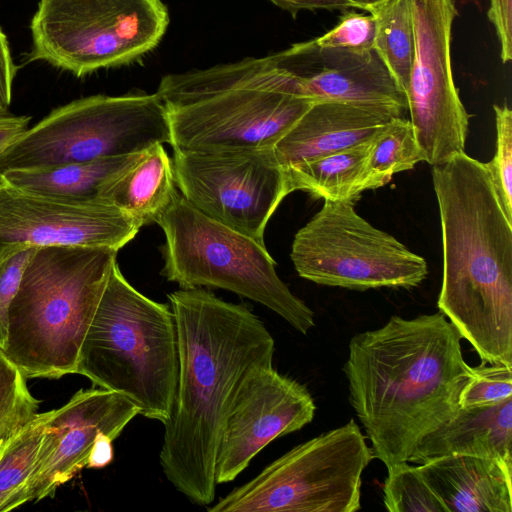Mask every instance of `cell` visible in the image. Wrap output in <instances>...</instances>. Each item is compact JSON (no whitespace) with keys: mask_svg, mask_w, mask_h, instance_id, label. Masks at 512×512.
<instances>
[{"mask_svg":"<svg viewBox=\"0 0 512 512\" xmlns=\"http://www.w3.org/2000/svg\"><path fill=\"white\" fill-rule=\"evenodd\" d=\"M174 315L178 378L159 460L166 479L191 502L213 503L215 462L232 400L253 369L273 365L275 341L243 305L204 288L168 294Z\"/></svg>","mask_w":512,"mask_h":512,"instance_id":"cell-1","label":"cell"},{"mask_svg":"<svg viewBox=\"0 0 512 512\" xmlns=\"http://www.w3.org/2000/svg\"><path fill=\"white\" fill-rule=\"evenodd\" d=\"M461 339L441 312L392 316L351 337L343 366L349 402L386 468L408 462L417 444L459 410L472 378Z\"/></svg>","mask_w":512,"mask_h":512,"instance_id":"cell-2","label":"cell"},{"mask_svg":"<svg viewBox=\"0 0 512 512\" xmlns=\"http://www.w3.org/2000/svg\"><path fill=\"white\" fill-rule=\"evenodd\" d=\"M443 247L437 306L489 364L512 366V221L483 164L465 152L432 166Z\"/></svg>","mask_w":512,"mask_h":512,"instance_id":"cell-3","label":"cell"},{"mask_svg":"<svg viewBox=\"0 0 512 512\" xmlns=\"http://www.w3.org/2000/svg\"><path fill=\"white\" fill-rule=\"evenodd\" d=\"M117 252L92 246L35 247L8 309L2 348L27 379L76 373Z\"/></svg>","mask_w":512,"mask_h":512,"instance_id":"cell-4","label":"cell"},{"mask_svg":"<svg viewBox=\"0 0 512 512\" xmlns=\"http://www.w3.org/2000/svg\"><path fill=\"white\" fill-rule=\"evenodd\" d=\"M76 373L124 395L145 418L162 424L170 418L178 378L173 312L135 289L117 262L83 339Z\"/></svg>","mask_w":512,"mask_h":512,"instance_id":"cell-5","label":"cell"},{"mask_svg":"<svg viewBox=\"0 0 512 512\" xmlns=\"http://www.w3.org/2000/svg\"><path fill=\"white\" fill-rule=\"evenodd\" d=\"M164 235L161 275L182 289L220 288L255 301L306 335L314 312L276 272L265 245L222 224L177 193L156 219Z\"/></svg>","mask_w":512,"mask_h":512,"instance_id":"cell-6","label":"cell"},{"mask_svg":"<svg viewBox=\"0 0 512 512\" xmlns=\"http://www.w3.org/2000/svg\"><path fill=\"white\" fill-rule=\"evenodd\" d=\"M170 142L167 110L156 93L93 95L28 127L0 154V174L129 155Z\"/></svg>","mask_w":512,"mask_h":512,"instance_id":"cell-7","label":"cell"},{"mask_svg":"<svg viewBox=\"0 0 512 512\" xmlns=\"http://www.w3.org/2000/svg\"><path fill=\"white\" fill-rule=\"evenodd\" d=\"M168 24L161 0H40L26 62L83 77L139 59L158 45Z\"/></svg>","mask_w":512,"mask_h":512,"instance_id":"cell-8","label":"cell"},{"mask_svg":"<svg viewBox=\"0 0 512 512\" xmlns=\"http://www.w3.org/2000/svg\"><path fill=\"white\" fill-rule=\"evenodd\" d=\"M354 419L303 442L233 489L209 512H355L373 459Z\"/></svg>","mask_w":512,"mask_h":512,"instance_id":"cell-9","label":"cell"},{"mask_svg":"<svg viewBox=\"0 0 512 512\" xmlns=\"http://www.w3.org/2000/svg\"><path fill=\"white\" fill-rule=\"evenodd\" d=\"M298 275L320 285L365 291L411 289L428 274L426 260L361 217L351 201L324 200L294 236Z\"/></svg>","mask_w":512,"mask_h":512,"instance_id":"cell-10","label":"cell"},{"mask_svg":"<svg viewBox=\"0 0 512 512\" xmlns=\"http://www.w3.org/2000/svg\"><path fill=\"white\" fill-rule=\"evenodd\" d=\"M173 150L180 194L206 216L265 245V228L290 194L273 149Z\"/></svg>","mask_w":512,"mask_h":512,"instance_id":"cell-11","label":"cell"},{"mask_svg":"<svg viewBox=\"0 0 512 512\" xmlns=\"http://www.w3.org/2000/svg\"><path fill=\"white\" fill-rule=\"evenodd\" d=\"M414 54L406 88L407 111L426 162L440 164L465 152L470 115L454 83L450 43L455 0H411Z\"/></svg>","mask_w":512,"mask_h":512,"instance_id":"cell-12","label":"cell"},{"mask_svg":"<svg viewBox=\"0 0 512 512\" xmlns=\"http://www.w3.org/2000/svg\"><path fill=\"white\" fill-rule=\"evenodd\" d=\"M141 224L99 200H75L13 185L0 175V264L27 247L121 249Z\"/></svg>","mask_w":512,"mask_h":512,"instance_id":"cell-13","label":"cell"},{"mask_svg":"<svg viewBox=\"0 0 512 512\" xmlns=\"http://www.w3.org/2000/svg\"><path fill=\"white\" fill-rule=\"evenodd\" d=\"M315 103L260 89H232L166 107L173 149H267Z\"/></svg>","mask_w":512,"mask_h":512,"instance_id":"cell-14","label":"cell"},{"mask_svg":"<svg viewBox=\"0 0 512 512\" xmlns=\"http://www.w3.org/2000/svg\"><path fill=\"white\" fill-rule=\"evenodd\" d=\"M316 405L307 388L271 366L251 370L241 382L219 440L216 484L235 480L276 438L309 424Z\"/></svg>","mask_w":512,"mask_h":512,"instance_id":"cell-15","label":"cell"},{"mask_svg":"<svg viewBox=\"0 0 512 512\" xmlns=\"http://www.w3.org/2000/svg\"><path fill=\"white\" fill-rule=\"evenodd\" d=\"M137 415L139 408L131 400L103 388L81 389L64 406L52 410L25 490L26 503L54 495L86 467L99 433L114 441Z\"/></svg>","mask_w":512,"mask_h":512,"instance_id":"cell-16","label":"cell"},{"mask_svg":"<svg viewBox=\"0 0 512 512\" xmlns=\"http://www.w3.org/2000/svg\"><path fill=\"white\" fill-rule=\"evenodd\" d=\"M271 56L299 96L381 109L396 117L407 111L406 95L374 49L321 48L312 39Z\"/></svg>","mask_w":512,"mask_h":512,"instance_id":"cell-17","label":"cell"},{"mask_svg":"<svg viewBox=\"0 0 512 512\" xmlns=\"http://www.w3.org/2000/svg\"><path fill=\"white\" fill-rule=\"evenodd\" d=\"M395 117L376 108L315 102L272 149L277 162L286 170L365 142Z\"/></svg>","mask_w":512,"mask_h":512,"instance_id":"cell-18","label":"cell"},{"mask_svg":"<svg viewBox=\"0 0 512 512\" xmlns=\"http://www.w3.org/2000/svg\"><path fill=\"white\" fill-rule=\"evenodd\" d=\"M419 470L448 512H512V468L497 460L450 454Z\"/></svg>","mask_w":512,"mask_h":512,"instance_id":"cell-19","label":"cell"},{"mask_svg":"<svg viewBox=\"0 0 512 512\" xmlns=\"http://www.w3.org/2000/svg\"><path fill=\"white\" fill-rule=\"evenodd\" d=\"M450 454L491 458L512 468V398L488 406L460 407L417 444L408 462L423 464Z\"/></svg>","mask_w":512,"mask_h":512,"instance_id":"cell-20","label":"cell"},{"mask_svg":"<svg viewBox=\"0 0 512 512\" xmlns=\"http://www.w3.org/2000/svg\"><path fill=\"white\" fill-rule=\"evenodd\" d=\"M176 188L172 160L163 144H156L110 178L100 200L144 226L165 211L178 193Z\"/></svg>","mask_w":512,"mask_h":512,"instance_id":"cell-21","label":"cell"},{"mask_svg":"<svg viewBox=\"0 0 512 512\" xmlns=\"http://www.w3.org/2000/svg\"><path fill=\"white\" fill-rule=\"evenodd\" d=\"M371 139L284 170L289 193L301 190L314 198L354 202L362 192L376 189L367 166Z\"/></svg>","mask_w":512,"mask_h":512,"instance_id":"cell-22","label":"cell"},{"mask_svg":"<svg viewBox=\"0 0 512 512\" xmlns=\"http://www.w3.org/2000/svg\"><path fill=\"white\" fill-rule=\"evenodd\" d=\"M143 152V151H142ZM139 153L1 173L15 186L75 200H100L107 181L140 156Z\"/></svg>","mask_w":512,"mask_h":512,"instance_id":"cell-23","label":"cell"},{"mask_svg":"<svg viewBox=\"0 0 512 512\" xmlns=\"http://www.w3.org/2000/svg\"><path fill=\"white\" fill-rule=\"evenodd\" d=\"M365 11L375 20L374 50L405 94L414 54L411 0H382Z\"/></svg>","mask_w":512,"mask_h":512,"instance_id":"cell-24","label":"cell"},{"mask_svg":"<svg viewBox=\"0 0 512 512\" xmlns=\"http://www.w3.org/2000/svg\"><path fill=\"white\" fill-rule=\"evenodd\" d=\"M52 410L37 415L0 450V512L26 503L25 490L35 470L38 454Z\"/></svg>","mask_w":512,"mask_h":512,"instance_id":"cell-25","label":"cell"},{"mask_svg":"<svg viewBox=\"0 0 512 512\" xmlns=\"http://www.w3.org/2000/svg\"><path fill=\"white\" fill-rule=\"evenodd\" d=\"M426 162L410 120L395 117L380 128L370 142L367 166L375 188L390 182L393 175Z\"/></svg>","mask_w":512,"mask_h":512,"instance_id":"cell-26","label":"cell"},{"mask_svg":"<svg viewBox=\"0 0 512 512\" xmlns=\"http://www.w3.org/2000/svg\"><path fill=\"white\" fill-rule=\"evenodd\" d=\"M383 501L390 512H448L422 477L419 466L403 462L387 468Z\"/></svg>","mask_w":512,"mask_h":512,"instance_id":"cell-27","label":"cell"},{"mask_svg":"<svg viewBox=\"0 0 512 512\" xmlns=\"http://www.w3.org/2000/svg\"><path fill=\"white\" fill-rule=\"evenodd\" d=\"M27 378L0 347V440L5 442L36 415L39 401L29 392Z\"/></svg>","mask_w":512,"mask_h":512,"instance_id":"cell-28","label":"cell"},{"mask_svg":"<svg viewBox=\"0 0 512 512\" xmlns=\"http://www.w3.org/2000/svg\"><path fill=\"white\" fill-rule=\"evenodd\" d=\"M496 121V150L483 163L507 218L512 221V111L509 106H493Z\"/></svg>","mask_w":512,"mask_h":512,"instance_id":"cell-29","label":"cell"},{"mask_svg":"<svg viewBox=\"0 0 512 512\" xmlns=\"http://www.w3.org/2000/svg\"><path fill=\"white\" fill-rule=\"evenodd\" d=\"M512 398V366L482 361L459 397L461 408L488 406Z\"/></svg>","mask_w":512,"mask_h":512,"instance_id":"cell-30","label":"cell"},{"mask_svg":"<svg viewBox=\"0 0 512 512\" xmlns=\"http://www.w3.org/2000/svg\"><path fill=\"white\" fill-rule=\"evenodd\" d=\"M375 30L371 14L344 10L335 27L313 40L321 48L364 52L374 49Z\"/></svg>","mask_w":512,"mask_h":512,"instance_id":"cell-31","label":"cell"},{"mask_svg":"<svg viewBox=\"0 0 512 512\" xmlns=\"http://www.w3.org/2000/svg\"><path fill=\"white\" fill-rule=\"evenodd\" d=\"M35 247H27L0 264V347L3 348L7 333V315L15 296L23 270Z\"/></svg>","mask_w":512,"mask_h":512,"instance_id":"cell-32","label":"cell"},{"mask_svg":"<svg viewBox=\"0 0 512 512\" xmlns=\"http://www.w3.org/2000/svg\"><path fill=\"white\" fill-rule=\"evenodd\" d=\"M500 44V58L506 64L512 59V0H490L487 12Z\"/></svg>","mask_w":512,"mask_h":512,"instance_id":"cell-33","label":"cell"},{"mask_svg":"<svg viewBox=\"0 0 512 512\" xmlns=\"http://www.w3.org/2000/svg\"><path fill=\"white\" fill-rule=\"evenodd\" d=\"M15 75L16 67L11 57L8 40L0 29V112H8Z\"/></svg>","mask_w":512,"mask_h":512,"instance_id":"cell-34","label":"cell"},{"mask_svg":"<svg viewBox=\"0 0 512 512\" xmlns=\"http://www.w3.org/2000/svg\"><path fill=\"white\" fill-rule=\"evenodd\" d=\"M293 17L303 10H347L353 8L348 0H270Z\"/></svg>","mask_w":512,"mask_h":512,"instance_id":"cell-35","label":"cell"},{"mask_svg":"<svg viewBox=\"0 0 512 512\" xmlns=\"http://www.w3.org/2000/svg\"><path fill=\"white\" fill-rule=\"evenodd\" d=\"M29 116H17L0 112V154L28 127Z\"/></svg>","mask_w":512,"mask_h":512,"instance_id":"cell-36","label":"cell"},{"mask_svg":"<svg viewBox=\"0 0 512 512\" xmlns=\"http://www.w3.org/2000/svg\"><path fill=\"white\" fill-rule=\"evenodd\" d=\"M113 440L104 433H99L92 445L86 467L103 468L111 463L114 452Z\"/></svg>","mask_w":512,"mask_h":512,"instance_id":"cell-37","label":"cell"},{"mask_svg":"<svg viewBox=\"0 0 512 512\" xmlns=\"http://www.w3.org/2000/svg\"><path fill=\"white\" fill-rule=\"evenodd\" d=\"M353 8H360L362 10H365L366 8L372 6V5H375L379 2H381L382 0H348Z\"/></svg>","mask_w":512,"mask_h":512,"instance_id":"cell-38","label":"cell"},{"mask_svg":"<svg viewBox=\"0 0 512 512\" xmlns=\"http://www.w3.org/2000/svg\"><path fill=\"white\" fill-rule=\"evenodd\" d=\"M2 444H3V442L0 440V450H1Z\"/></svg>","mask_w":512,"mask_h":512,"instance_id":"cell-39","label":"cell"},{"mask_svg":"<svg viewBox=\"0 0 512 512\" xmlns=\"http://www.w3.org/2000/svg\"><path fill=\"white\" fill-rule=\"evenodd\" d=\"M3 113V112H2Z\"/></svg>","mask_w":512,"mask_h":512,"instance_id":"cell-40","label":"cell"}]
</instances>
